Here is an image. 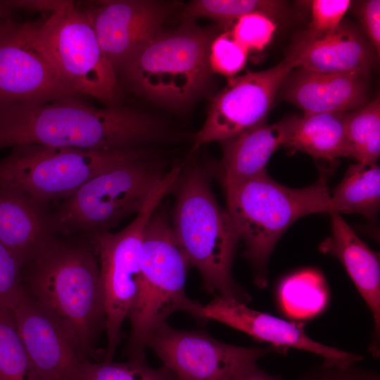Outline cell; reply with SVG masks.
<instances>
[{
	"mask_svg": "<svg viewBox=\"0 0 380 380\" xmlns=\"http://www.w3.org/2000/svg\"><path fill=\"white\" fill-rule=\"evenodd\" d=\"M170 137L148 114L118 106L97 108L78 97L0 106V149L34 144L115 151L149 148Z\"/></svg>",
	"mask_w": 380,
	"mask_h": 380,
	"instance_id": "obj_1",
	"label": "cell"
},
{
	"mask_svg": "<svg viewBox=\"0 0 380 380\" xmlns=\"http://www.w3.org/2000/svg\"><path fill=\"white\" fill-rule=\"evenodd\" d=\"M96 257L85 242L56 236L22 268L25 294L71 329L88 360L106 324Z\"/></svg>",
	"mask_w": 380,
	"mask_h": 380,
	"instance_id": "obj_2",
	"label": "cell"
},
{
	"mask_svg": "<svg viewBox=\"0 0 380 380\" xmlns=\"http://www.w3.org/2000/svg\"><path fill=\"white\" fill-rule=\"evenodd\" d=\"M210 175L198 164L182 165L172 191V227L190 267L199 272L203 289L248 303L251 296L232 275L240 237L213 194Z\"/></svg>",
	"mask_w": 380,
	"mask_h": 380,
	"instance_id": "obj_3",
	"label": "cell"
},
{
	"mask_svg": "<svg viewBox=\"0 0 380 380\" xmlns=\"http://www.w3.org/2000/svg\"><path fill=\"white\" fill-rule=\"evenodd\" d=\"M331 170L322 168L317 181L304 188H290L272 179L266 170L224 188L227 210L245 245L254 283L268 282L270 255L282 234L297 220L312 213H331L327 180Z\"/></svg>",
	"mask_w": 380,
	"mask_h": 380,
	"instance_id": "obj_4",
	"label": "cell"
},
{
	"mask_svg": "<svg viewBox=\"0 0 380 380\" xmlns=\"http://www.w3.org/2000/svg\"><path fill=\"white\" fill-rule=\"evenodd\" d=\"M189 267L170 216L159 205L144 231L138 288L127 315L131 330L127 353L130 360H145L151 334L170 315L179 310L192 315L201 305L186 294Z\"/></svg>",
	"mask_w": 380,
	"mask_h": 380,
	"instance_id": "obj_5",
	"label": "cell"
},
{
	"mask_svg": "<svg viewBox=\"0 0 380 380\" xmlns=\"http://www.w3.org/2000/svg\"><path fill=\"white\" fill-rule=\"evenodd\" d=\"M184 20L178 27L160 32L119 72L132 89L171 108L194 101L213 73L209 51L219 29Z\"/></svg>",
	"mask_w": 380,
	"mask_h": 380,
	"instance_id": "obj_6",
	"label": "cell"
},
{
	"mask_svg": "<svg viewBox=\"0 0 380 380\" xmlns=\"http://www.w3.org/2000/svg\"><path fill=\"white\" fill-rule=\"evenodd\" d=\"M171 167L167 160L154 153L120 163L94 177L51 213L56 233L77 235L89 242L110 232L124 218L142 209Z\"/></svg>",
	"mask_w": 380,
	"mask_h": 380,
	"instance_id": "obj_7",
	"label": "cell"
},
{
	"mask_svg": "<svg viewBox=\"0 0 380 380\" xmlns=\"http://www.w3.org/2000/svg\"><path fill=\"white\" fill-rule=\"evenodd\" d=\"M156 153L151 148L93 151L23 144L0 160V187L47 205L65 200L94 177L120 163Z\"/></svg>",
	"mask_w": 380,
	"mask_h": 380,
	"instance_id": "obj_8",
	"label": "cell"
},
{
	"mask_svg": "<svg viewBox=\"0 0 380 380\" xmlns=\"http://www.w3.org/2000/svg\"><path fill=\"white\" fill-rule=\"evenodd\" d=\"M34 32L58 73L78 94L116 106L121 96L117 74L84 9L68 1L41 24L37 23Z\"/></svg>",
	"mask_w": 380,
	"mask_h": 380,
	"instance_id": "obj_9",
	"label": "cell"
},
{
	"mask_svg": "<svg viewBox=\"0 0 380 380\" xmlns=\"http://www.w3.org/2000/svg\"><path fill=\"white\" fill-rule=\"evenodd\" d=\"M179 173V167H171L142 209L123 229L101 233L88 242L98 256L99 265L107 334L104 361H111L113 357L122 324L137 291L142 238L147 221L162 200L172 191Z\"/></svg>",
	"mask_w": 380,
	"mask_h": 380,
	"instance_id": "obj_10",
	"label": "cell"
},
{
	"mask_svg": "<svg viewBox=\"0 0 380 380\" xmlns=\"http://www.w3.org/2000/svg\"><path fill=\"white\" fill-rule=\"evenodd\" d=\"M37 23L7 20L0 29V106L43 104L79 97L35 37Z\"/></svg>",
	"mask_w": 380,
	"mask_h": 380,
	"instance_id": "obj_11",
	"label": "cell"
},
{
	"mask_svg": "<svg viewBox=\"0 0 380 380\" xmlns=\"http://www.w3.org/2000/svg\"><path fill=\"white\" fill-rule=\"evenodd\" d=\"M147 347L154 350L177 380H231L262 357L280 350L272 346L230 345L205 332L176 329L167 322L153 330Z\"/></svg>",
	"mask_w": 380,
	"mask_h": 380,
	"instance_id": "obj_12",
	"label": "cell"
},
{
	"mask_svg": "<svg viewBox=\"0 0 380 380\" xmlns=\"http://www.w3.org/2000/svg\"><path fill=\"white\" fill-rule=\"evenodd\" d=\"M296 68L295 61L286 54L268 69L227 78V86L212 100L192 151L265 123L283 82Z\"/></svg>",
	"mask_w": 380,
	"mask_h": 380,
	"instance_id": "obj_13",
	"label": "cell"
},
{
	"mask_svg": "<svg viewBox=\"0 0 380 380\" xmlns=\"http://www.w3.org/2000/svg\"><path fill=\"white\" fill-rule=\"evenodd\" d=\"M33 380H82L84 363L71 329L25 294L13 310Z\"/></svg>",
	"mask_w": 380,
	"mask_h": 380,
	"instance_id": "obj_14",
	"label": "cell"
},
{
	"mask_svg": "<svg viewBox=\"0 0 380 380\" xmlns=\"http://www.w3.org/2000/svg\"><path fill=\"white\" fill-rule=\"evenodd\" d=\"M173 4L150 0L94 1L84 8L116 74L162 32Z\"/></svg>",
	"mask_w": 380,
	"mask_h": 380,
	"instance_id": "obj_15",
	"label": "cell"
},
{
	"mask_svg": "<svg viewBox=\"0 0 380 380\" xmlns=\"http://www.w3.org/2000/svg\"><path fill=\"white\" fill-rule=\"evenodd\" d=\"M194 317L215 320L269 343L279 350L292 348L319 355L331 365L348 366L360 362L362 355L329 346L311 338L303 327L295 322L250 308L234 298L217 296L201 305Z\"/></svg>",
	"mask_w": 380,
	"mask_h": 380,
	"instance_id": "obj_16",
	"label": "cell"
},
{
	"mask_svg": "<svg viewBox=\"0 0 380 380\" xmlns=\"http://www.w3.org/2000/svg\"><path fill=\"white\" fill-rule=\"evenodd\" d=\"M287 55L297 68L319 72L369 74L377 56L365 34L342 22L327 32L307 30L296 37Z\"/></svg>",
	"mask_w": 380,
	"mask_h": 380,
	"instance_id": "obj_17",
	"label": "cell"
},
{
	"mask_svg": "<svg viewBox=\"0 0 380 380\" xmlns=\"http://www.w3.org/2000/svg\"><path fill=\"white\" fill-rule=\"evenodd\" d=\"M367 77L359 72H319L298 67L290 72L278 93L303 115L347 113L368 103Z\"/></svg>",
	"mask_w": 380,
	"mask_h": 380,
	"instance_id": "obj_18",
	"label": "cell"
},
{
	"mask_svg": "<svg viewBox=\"0 0 380 380\" xmlns=\"http://www.w3.org/2000/svg\"><path fill=\"white\" fill-rule=\"evenodd\" d=\"M331 235L319 246L320 252L337 258L343 264L374 320V333L369 350L380 354V264L372 251L342 218L331 213Z\"/></svg>",
	"mask_w": 380,
	"mask_h": 380,
	"instance_id": "obj_19",
	"label": "cell"
},
{
	"mask_svg": "<svg viewBox=\"0 0 380 380\" xmlns=\"http://www.w3.org/2000/svg\"><path fill=\"white\" fill-rule=\"evenodd\" d=\"M297 116L272 124H262L220 141L221 161L208 167L223 189L249 179L262 172L272 154L284 146Z\"/></svg>",
	"mask_w": 380,
	"mask_h": 380,
	"instance_id": "obj_20",
	"label": "cell"
},
{
	"mask_svg": "<svg viewBox=\"0 0 380 380\" xmlns=\"http://www.w3.org/2000/svg\"><path fill=\"white\" fill-rule=\"evenodd\" d=\"M56 236L46 205L21 191L0 187V243L23 266Z\"/></svg>",
	"mask_w": 380,
	"mask_h": 380,
	"instance_id": "obj_21",
	"label": "cell"
},
{
	"mask_svg": "<svg viewBox=\"0 0 380 380\" xmlns=\"http://www.w3.org/2000/svg\"><path fill=\"white\" fill-rule=\"evenodd\" d=\"M346 113L297 116L284 147L291 152L305 153L315 158L335 161L352 158L345 131Z\"/></svg>",
	"mask_w": 380,
	"mask_h": 380,
	"instance_id": "obj_22",
	"label": "cell"
},
{
	"mask_svg": "<svg viewBox=\"0 0 380 380\" xmlns=\"http://www.w3.org/2000/svg\"><path fill=\"white\" fill-rule=\"evenodd\" d=\"M331 213H358L373 219L380 203V168L359 163L348 168L341 182L330 191Z\"/></svg>",
	"mask_w": 380,
	"mask_h": 380,
	"instance_id": "obj_23",
	"label": "cell"
},
{
	"mask_svg": "<svg viewBox=\"0 0 380 380\" xmlns=\"http://www.w3.org/2000/svg\"><path fill=\"white\" fill-rule=\"evenodd\" d=\"M278 296L282 310L297 319L319 314L328 299L325 281L314 270H301L284 278L279 286Z\"/></svg>",
	"mask_w": 380,
	"mask_h": 380,
	"instance_id": "obj_24",
	"label": "cell"
},
{
	"mask_svg": "<svg viewBox=\"0 0 380 380\" xmlns=\"http://www.w3.org/2000/svg\"><path fill=\"white\" fill-rule=\"evenodd\" d=\"M287 4L278 0H195L182 11L184 19L207 18L222 25L251 13H261L274 20L287 13Z\"/></svg>",
	"mask_w": 380,
	"mask_h": 380,
	"instance_id": "obj_25",
	"label": "cell"
},
{
	"mask_svg": "<svg viewBox=\"0 0 380 380\" xmlns=\"http://www.w3.org/2000/svg\"><path fill=\"white\" fill-rule=\"evenodd\" d=\"M345 131L352 158L359 163H376L380 154V99L345 113Z\"/></svg>",
	"mask_w": 380,
	"mask_h": 380,
	"instance_id": "obj_26",
	"label": "cell"
},
{
	"mask_svg": "<svg viewBox=\"0 0 380 380\" xmlns=\"http://www.w3.org/2000/svg\"><path fill=\"white\" fill-rule=\"evenodd\" d=\"M0 380H33L12 310L0 309Z\"/></svg>",
	"mask_w": 380,
	"mask_h": 380,
	"instance_id": "obj_27",
	"label": "cell"
},
{
	"mask_svg": "<svg viewBox=\"0 0 380 380\" xmlns=\"http://www.w3.org/2000/svg\"><path fill=\"white\" fill-rule=\"evenodd\" d=\"M82 380H177L165 367L156 369L145 360H129L125 362L87 360L83 367Z\"/></svg>",
	"mask_w": 380,
	"mask_h": 380,
	"instance_id": "obj_28",
	"label": "cell"
},
{
	"mask_svg": "<svg viewBox=\"0 0 380 380\" xmlns=\"http://www.w3.org/2000/svg\"><path fill=\"white\" fill-rule=\"evenodd\" d=\"M248 54L247 49L234 39L230 31L219 34L210 46L211 71L227 78L234 77L245 67Z\"/></svg>",
	"mask_w": 380,
	"mask_h": 380,
	"instance_id": "obj_29",
	"label": "cell"
},
{
	"mask_svg": "<svg viewBox=\"0 0 380 380\" xmlns=\"http://www.w3.org/2000/svg\"><path fill=\"white\" fill-rule=\"evenodd\" d=\"M234 39L249 51H262L271 42L277 29L275 20L261 13L243 15L232 23Z\"/></svg>",
	"mask_w": 380,
	"mask_h": 380,
	"instance_id": "obj_30",
	"label": "cell"
},
{
	"mask_svg": "<svg viewBox=\"0 0 380 380\" xmlns=\"http://www.w3.org/2000/svg\"><path fill=\"white\" fill-rule=\"evenodd\" d=\"M22 268L15 255L0 243V309L13 310L23 298Z\"/></svg>",
	"mask_w": 380,
	"mask_h": 380,
	"instance_id": "obj_31",
	"label": "cell"
},
{
	"mask_svg": "<svg viewBox=\"0 0 380 380\" xmlns=\"http://www.w3.org/2000/svg\"><path fill=\"white\" fill-rule=\"evenodd\" d=\"M312 20L308 30L327 32L336 28L343 21L352 1L350 0H313L310 1Z\"/></svg>",
	"mask_w": 380,
	"mask_h": 380,
	"instance_id": "obj_32",
	"label": "cell"
},
{
	"mask_svg": "<svg viewBox=\"0 0 380 380\" xmlns=\"http://www.w3.org/2000/svg\"><path fill=\"white\" fill-rule=\"evenodd\" d=\"M355 365L336 366L323 362L305 372L298 380H380L376 372Z\"/></svg>",
	"mask_w": 380,
	"mask_h": 380,
	"instance_id": "obj_33",
	"label": "cell"
},
{
	"mask_svg": "<svg viewBox=\"0 0 380 380\" xmlns=\"http://www.w3.org/2000/svg\"><path fill=\"white\" fill-rule=\"evenodd\" d=\"M356 13L365 36L374 49L380 53V1L367 0L358 1Z\"/></svg>",
	"mask_w": 380,
	"mask_h": 380,
	"instance_id": "obj_34",
	"label": "cell"
},
{
	"mask_svg": "<svg viewBox=\"0 0 380 380\" xmlns=\"http://www.w3.org/2000/svg\"><path fill=\"white\" fill-rule=\"evenodd\" d=\"M15 9L54 13L61 9L68 1L64 0H12Z\"/></svg>",
	"mask_w": 380,
	"mask_h": 380,
	"instance_id": "obj_35",
	"label": "cell"
},
{
	"mask_svg": "<svg viewBox=\"0 0 380 380\" xmlns=\"http://www.w3.org/2000/svg\"><path fill=\"white\" fill-rule=\"evenodd\" d=\"M231 380H281V379L269 374L260 369L257 364H254L239 372Z\"/></svg>",
	"mask_w": 380,
	"mask_h": 380,
	"instance_id": "obj_36",
	"label": "cell"
},
{
	"mask_svg": "<svg viewBox=\"0 0 380 380\" xmlns=\"http://www.w3.org/2000/svg\"><path fill=\"white\" fill-rule=\"evenodd\" d=\"M14 9L12 0H0V29L4 23L9 19L8 15Z\"/></svg>",
	"mask_w": 380,
	"mask_h": 380,
	"instance_id": "obj_37",
	"label": "cell"
}]
</instances>
